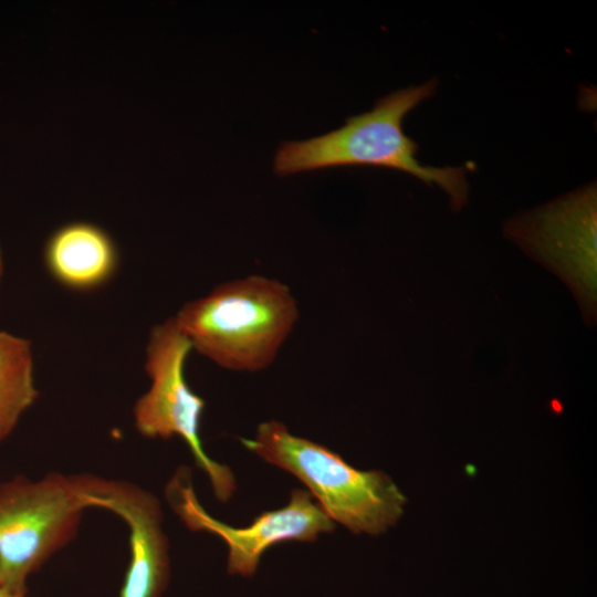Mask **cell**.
<instances>
[{
    "mask_svg": "<svg viewBox=\"0 0 597 597\" xmlns=\"http://www.w3.org/2000/svg\"><path fill=\"white\" fill-rule=\"evenodd\" d=\"M298 317L290 287L260 274L222 282L174 315L192 350L223 369L242 373L272 365Z\"/></svg>",
    "mask_w": 597,
    "mask_h": 597,
    "instance_id": "obj_1",
    "label": "cell"
},
{
    "mask_svg": "<svg viewBox=\"0 0 597 597\" xmlns=\"http://www.w3.org/2000/svg\"><path fill=\"white\" fill-rule=\"evenodd\" d=\"M436 80L395 91L365 113L348 117L344 126L305 140L285 142L274 157V172H297L345 166H376L410 174L440 187L451 208L461 210L469 199L463 167H431L417 159L418 145L402 130L409 112L432 96Z\"/></svg>",
    "mask_w": 597,
    "mask_h": 597,
    "instance_id": "obj_2",
    "label": "cell"
},
{
    "mask_svg": "<svg viewBox=\"0 0 597 597\" xmlns=\"http://www.w3.org/2000/svg\"><path fill=\"white\" fill-rule=\"evenodd\" d=\"M241 442L295 475L332 521L354 533H384L404 512L406 498L389 475L358 470L327 447L291 433L280 421L260 423L254 437Z\"/></svg>",
    "mask_w": 597,
    "mask_h": 597,
    "instance_id": "obj_3",
    "label": "cell"
},
{
    "mask_svg": "<svg viewBox=\"0 0 597 597\" xmlns=\"http://www.w3.org/2000/svg\"><path fill=\"white\" fill-rule=\"evenodd\" d=\"M90 475H17L0 484V584L28 593L29 577L76 537Z\"/></svg>",
    "mask_w": 597,
    "mask_h": 597,
    "instance_id": "obj_4",
    "label": "cell"
},
{
    "mask_svg": "<svg viewBox=\"0 0 597 597\" xmlns=\"http://www.w3.org/2000/svg\"><path fill=\"white\" fill-rule=\"evenodd\" d=\"M191 352L174 316L151 327L144 364L150 386L134 405V425L145 438L180 437L196 465L207 474L216 498L227 502L235 491V480L230 468L211 459L202 446L200 425L206 402L190 388L185 373Z\"/></svg>",
    "mask_w": 597,
    "mask_h": 597,
    "instance_id": "obj_5",
    "label": "cell"
},
{
    "mask_svg": "<svg viewBox=\"0 0 597 597\" xmlns=\"http://www.w3.org/2000/svg\"><path fill=\"white\" fill-rule=\"evenodd\" d=\"M596 185L507 220L504 233L573 291L585 321H596Z\"/></svg>",
    "mask_w": 597,
    "mask_h": 597,
    "instance_id": "obj_6",
    "label": "cell"
},
{
    "mask_svg": "<svg viewBox=\"0 0 597 597\" xmlns=\"http://www.w3.org/2000/svg\"><path fill=\"white\" fill-rule=\"evenodd\" d=\"M166 499L181 522L193 532H208L220 537L228 547V572L252 576L263 554L283 542H314L329 533L335 523L313 501L308 491L295 489L281 509L259 514L249 525L234 527L211 516L199 503L191 471L180 467L165 488Z\"/></svg>",
    "mask_w": 597,
    "mask_h": 597,
    "instance_id": "obj_7",
    "label": "cell"
},
{
    "mask_svg": "<svg viewBox=\"0 0 597 597\" xmlns=\"http://www.w3.org/2000/svg\"><path fill=\"white\" fill-rule=\"evenodd\" d=\"M87 507L118 515L129 531V562L118 597H163L170 577L169 543L158 498L126 480L91 474Z\"/></svg>",
    "mask_w": 597,
    "mask_h": 597,
    "instance_id": "obj_8",
    "label": "cell"
},
{
    "mask_svg": "<svg viewBox=\"0 0 597 597\" xmlns=\"http://www.w3.org/2000/svg\"><path fill=\"white\" fill-rule=\"evenodd\" d=\"M53 281L74 292H92L106 285L119 268V249L101 226L72 221L53 230L42 251Z\"/></svg>",
    "mask_w": 597,
    "mask_h": 597,
    "instance_id": "obj_9",
    "label": "cell"
},
{
    "mask_svg": "<svg viewBox=\"0 0 597 597\" xmlns=\"http://www.w3.org/2000/svg\"><path fill=\"white\" fill-rule=\"evenodd\" d=\"M39 396L32 342L0 331V443Z\"/></svg>",
    "mask_w": 597,
    "mask_h": 597,
    "instance_id": "obj_10",
    "label": "cell"
},
{
    "mask_svg": "<svg viewBox=\"0 0 597 597\" xmlns=\"http://www.w3.org/2000/svg\"><path fill=\"white\" fill-rule=\"evenodd\" d=\"M0 597H30L28 593L13 591L0 584Z\"/></svg>",
    "mask_w": 597,
    "mask_h": 597,
    "instance_id": "obj_11",
    "label": "cell"
},
{
    "mask_svg": "<svg viewBox=\"0 0 597 597\" xmlns=\"http://www.w3.org/2000/svg\"><path fill=\"white\" fill-rule=\"evenodd\" d=\"M3 273H4V261H3L2 250L0 247V285L2 282Z\"/></svg>",
    "mask_w": 597,
    "mask_h": 597,
    "instance_id": "obj_12",
    "label": "cell"
}]
</instances>
